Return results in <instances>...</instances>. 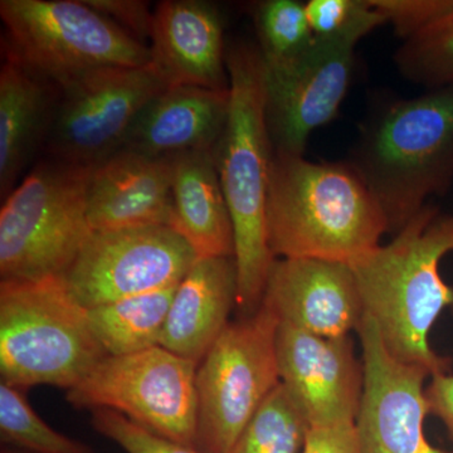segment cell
<instances>
[{"instance_id":"cell-1","label":"cell","mask_w":453,"mask_h":453,"mask_svg":"<svg viewBox=\"0 0 453 453\" xmlns=\"http://www.w3.org/2000/svg\"><path fill=\"white\" fill-rule=\"evenodd\" d=\"M453 252V216L428 203L386 246L349 265L356 276L366 315L390 354L422 366L432 375L451 372L453 359L437 354L429 334L446 308L453 288L440 264Z\"/></svg>"},{"instance_id":"cell-2","label":"cell","mask_w":453,"mask_h":453,"mask_svg":"<svg viewBox=\"0 0 453 453\" xmlns=\"http://www.w3.org/2000/svg\"><path fill=\"white\" fill-rule=\"evenodd\" d=\"M267 242L276 258L351 265L380 246L389 226L356 169L273 153L266 202Z\"/></svg>"},{"instance_id":"cell-3","label":"cell","mask_w":453,"mask_h":453,"mask_svg":"<svg viewBox=\"0 0 453 453\" xmlns=\"http://www.w3.org/2000/svg\"><path fill=\"white\" fill-rule=\"evenodd\" d=\"M229 109L214 148L220 186L234 234L241 316L257 311L275 257L267 242L266 202L273 148L265 115L264 64L257 46L226 47Z\"/></svg>"},{"instance_id":"cell-4","label":"cell","mask_w":453,"mask_h":453,"mask_svg":"<svg viewBox=\"0 0 453 453\" xmlns=\"http://www.w3.org/2000/svg\"><path fill=\"white\" fill-rule=\"evenodd\" d=\"M347 162L396 234L453 183V85L389 101L366 118Z\"/></svg>"},{"instance_id":"cell-5","label":"cell","mask_w":453,"mask_h":453,"mask_svg":"<svg viewBox=\"0 0 453 453\" xmlns=\"http://www.w3.org/2000/svg\"><path fill=\"white\" fill-rule=\"evenodd\" d=\"M89 166L44 157L0 211V281L62 279L94 234Z\"/></svg>"},{"instance_id":"cell-6","label":"cell","mask_w":453,"mask_h":453,"mask_svg":"<svg viewBox=\"0 0 453 453\" xmlns=\"http://www.w3.org/2000/svg\"><path fill=\"white\" fill-rule=\"evenodd\" d=\"M107 357L89 327L88 310L61 279L0 281V375L27 389H73Z\"/></svg>"},{"instance_id":"cell-7","label":"cell","mask_w":453,"mask_h":453,"mask_svg":"<svg viewBox=\"0 0 453 453\" xmlns=\"http://www.w3.org/2000/svg\"><path fill=\"white\" fill-rule=\"evenodd\" d=\"M3 52L59 88L107 67L153 62L149 46L83 0H2Z\"/></svg>"},{"instance_id":"cell-8","label":"cell","mask_w":453,"mask_h":453,"mask_svg":"<svg viewBox=\"0 0 453 453\" xmlns=\"http://www.w3.org/2000/svg\"><path fill=\"white\" fill-rule=\"evenodd\" d=\"M279 326L273 310L262 303L255 314L229 323L196 366V451H231L281 383L276 357Z\"/></svg>"},{"instance_id":"cell-9","label":"cell","mask_w":453,"mask_h":453,"mask_svg":"<svg viewBox=\"0 0 453 453\" xmlns=\"http://www.w3.org/2000/svg\"><path fill=\"white\" fill-rule=\"evenodd\" d=\"M196 363L160 345L105 357L65 392L76 410H111L173 442L195 449Z\"/></svg>"},{"instance_id":"cell-10","label":"cell","mask_w":453,"mask_h":453,"mask_svg":"<svg viewBox=\"0 0 453 453\" xmlns=\"http://www.w3.org/2000/svg\"><path fill=\"white\" fill-rule=\"evenodd\" d=\"M168 88L153 62L100 68L59 86L43 154L94 168L120 150L142 107Z\"/></svg>"},{"instance_id":"cell-11","label":"cell","mask_w":453,"mask_h":453,"mask_svg":"<svg viewBox=\"0 0 453 453\" xmlns=\"http://www.w3.org/2000/svg\"><path fill=\"white\" fill-rule=\"evenodd\" d=\"M196 259L170 226L94 232L61 281L89 310L178 285Z\"/></svg>"},{"instance_id":"cell-12","label":"cell","mask_w":453,"mask_h":453,"mask_svg":"<svg viewBox=\"0 0 453 453\" xmlns=\"http://www.w3.org/2000/svg\"><path fill=\"white\" fill-rule=\"evenodd\" d=\"M354 68L356 46L316 38L294 61L264 65L265 115L273 153L303 155L310 135L338 115Z\"/></svg>"},{"instance_id":"cell-13","label":"cell","mask_w":453,"mask_h":453,"mask_svg":"<svg viewBox=\"0 0 453 453\" xmlns=\"http://www.w3.org/2000/svg\"><path fill=\"white\" fill-rule=\"evenodd\" d=\"M365 387L356 419L363 453H453L436 449L425 436L429 413L427 369L401 362L384 345L377 324L365 314L357 327Z\"/></svg>"},{"instance_id":"cell-14","label":"cell","mask_w":453,"mask_h":453,"mask_svg":"<svg viewBox=\"0 0 453 453\" xmlns=\"http://www.w3.org/2000/svg\"><path fill=\"white\" fill-rule=\"evenodd\" d=\"M276 357L280 381L309 426L356 422L365 366L350 336L325 338L280 323Z\"/></svg>"},{"instance_id":"cell-15","label":"cell","mask_w":453,"mask_h":453,"mask_svg":"<svg viewBox=\"0 0 453 453\" xmlns=\"http://www.w3.org/2000/svg\"><path fill=\"white\" fill-rule=\"evenodd\" d=\"M262 303L280 323L325 338L348 336L365 314L351 267L323 259L276 258Z\"/></svg>"},{"instance_id":"cell-16","label":"cell","mask_w":453,"mask_h":453,"mask_svg":"<svg viewBox=\"0 0 453 453\" xmlns=\"http://www.w3.org/2000/svg\"><path fill=\"white\" fill-rule=\"evenodd\" d=\"M149 49L169 86L228 91L225 18L205 0H163Z\"/></svg>"},{"instance_id":"cell-17","label":"cell","mask_w":453,"mask_h":453,"mask_svg":"<svg viewBox=\"0 0 453 453\" xmlns=\"http://www.w3.org/2000/svg\"><path fill=\"white\" fill-rule=\"evenodd\" d=\"M88 217L92 231L174 226L173 157L119 150L92 169Z\"/></svg>"},{"instance_id":"cell-18","label":"cell","mask_w":453,"mask_h":453,"mask_svg":"<svg viewBox=\"0 0 453 453\" xmlns=\"http://www.w3.org/2000/svg\"><path fill=\"white\" fill-rule=\"evenodd\" d=\"M228 109L229 89L170 86L142 107L121 149L151 157L213 150L225 130Z\"/></svg>"},{"instance_id":"cell-19","label":"cell","mask_w":453,"mask_h":453,"mask_svg":"<svg viewBox=\"0 0 453 453\" xmlns=\"http://www.w3.org/2000/svg\"><path fill=\"white\" fill-rule=\"evenodd\" d=\"M237 301L234 257L198 258L178 283L159 345L199 365L229 324Z\"/></svg>"},{"instance_id":"cell-20","label":"cell","mask_w":453,"mask_h":453,"mask_svg":"<svg viewBox=\"0 0 453 453\" xmlns=\"http://www.w3.org/2000/svg\"><path fill=\"white\" fill-rule=\"evenodd\" d=\"M58 88L4 56L0 68V196L7 198L44 153Z\"/></svg>"},{"instance_id":"cell-21","label":"cell","mask_w":453,"mask_h":453,"mask_svg":"<svg viewBox=\"0 0 453 453\" xmlns=\"http://www.w3.org/2000/svg\"><path fill=\"white\" fill-rule=\"evenodd\" d=\"M173 229L183 235L198 258H234V225L214 149L173 157Z\"/></svg>"},{"instance_id":"cell-22","label":"cell","mask_w":453,"mask_h":453,"mask_svg":"<svg viewBox=\"0 0 453 453\" xmlns=\"http://www.w3.org/2000/svg\"><path fill=\"white\" fill-rule=\"evenodd\" d=\"M177 286L88 310L89 327L106 356H130L159 345Z\"/></svg>"},{"instance_id":"cell-23","label":"cell","mask_w":453,"mask_h":453,"mask_svg":"<svg viewBox=\"0 0 453 453\" xmlns=\"http://www.w3.org/2000/svg\"><path fill=\"white\" fill-rule=\"evenodd\" d=\"M395 64L402 77L427 89L453 85V0L443 13L402 41Z\"/></svg>"},{"instance_id":"cell-24","label":"cell","mask_w":453,"mask_h":453,"mask_svg":"<svg viewBox=\"0 0 453 453\" xmlns=\"http://www.w3.org/2000/svg\"><path fill=\"white\" fill-rule=\"evenodd\" d=\"M309 427L308 419L280 383L228 453H301Z\"/></svg>"},{"instance_id":"cell-25","label":"cell","mask_w":453,"mask_h":453,"mask_svg":"<svg viewBox=\"0 0 453 453\" xmlns=\"http://www.w3.org/2000/svg\"><path fill=\"white\" fill-rule=\"evenodd\" d=\"M257 49L266 67L294 61L311 46L315 37L306 16L305 3L265 0L253 11Z\"/></svg>"},{"instance_id":"cell-26","label":"cell","mask_w":453,"mask_h":453,"mask_svg":"<svg viewBox=\"0 0 453 453\" xmlns=\"http://www.w3.org/2000/svg\"><path fill=\"white\" fill-rule=\"evenodd\" d=\"M0 437L31 453H95L47 425L27 401L25 389L0 381Z\"/></svg>"},{"instance_id":"cell-27","label":"cell","mask_w":453,"mask_h":453,"mask_svg":"<svg viewBox=\"0 0 453 453\" xmlns=\"http://www.w3.org/2000/svg\"><path fill=\"white\" fill-rule=\"evenodd\" d=\"M305 9L316 40L357 47L369 33L387 25L372 0H309Z\"/></svg>"},{"instance_id":"cell-28","label":"cell","mask_w":453,"mask_h":453,"mask_svg":"<svg viewBox=\"0 0 453 453\" xmlns=\"http://www.w3.org/2000/svg\"><path fill=\"white\" fill-rule=\"evenodd\" d=\"M91 422L95 431L120 446L127 453H201L192 447L157 436L116 411H92Z\"/></svg>"},{"instance_id":"cell-29","label":"cell","mask_w":453,"mask_h":453,"mask_svg":"<svg viewBox=\"0 0 453 453\" xmlns=\"http://www.w3.org/2000/svg\"><path fill=\"white\" fill-rule=\"evenodd\" d=\"M452 0H372L374 7L402 41L431 23Z\"/></svg>"},{"instance_id":"cell-30","label":"cell","mask_w":453,"mask_h":453,"mask_svg":"<svg viewBox=\"0 0 453 453\" xmlns=\"http://www.w3.org/2000/svg\"><path fill=\"white\" fill-rule=\"evenodd\" d=\"M98 13L111 19L131 37L149 46L153 35L154 12L142 0H83Z\"/></svg>"},{"instance_id":"cell-31","label":"cell","mask_w":453,"mask_h":453,"mask_svg":"<svg viewBox=\"0 0 453 453\" xmlns=\"http://www.w3.org/2000/svg\"><path fill=\"white\" fill-rule=\"evenodd\" d=\"M301 453H363L356 422L310 426Z\"/></svg>"},{"instance_id":"cell-32","label":"cell","mask_w":453,"mask_h":453,"mask_svg":"<svg viewBox=\"0 0 453 453\" xmlns=\"http://www.w3.org/2000/svg\"><path fill=\"white\" fill-rule=\"evenodd\" d=\"M429 413L438 417L453 441V374L432 375L431 383L426 388Z\"/></svg>"},{"instance_id":"cell-33","label":"cell","mask_w":453,"mask_h":453,"mask_svg":"<svg viewBox=\"0 0 453 453\" xmlns=\"http://www.w3.org/2000/svg\"><path fill=\"white\" fill-rule=\"evenodd\" d=\"M2 453H18V452L3 451Z\"/></svg>"},{"instance_id":"cell-34","label":"cell","mask_w":453,"mask_h":453,"mask_svg":"<svg viewBox=\"0 0 453 453\" xmlns=\"http://www.w3.org/2000/svg\"><path fill=\"white\" fill-rule=\"evenodd\" d=\"M451 311H452V314H453V306H452V308H451Z\"/></svg>"}]
</instances>
